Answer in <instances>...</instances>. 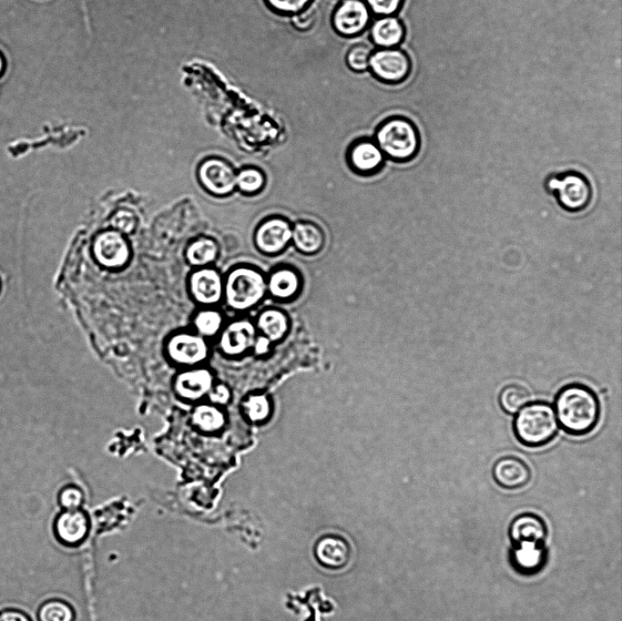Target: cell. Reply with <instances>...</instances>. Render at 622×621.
Returning <instances> with one entry per match:
<instances>
[{
	"instance_id": "obj_19",
	"label": "cell",
	"mask_w": 622,
	"mask_h": 621,
	"mask_svg": "<svg viewBox=\"0 0 622 621\" xmlns=\"http://www.w3.org/2000/svg\"><path fill=\"white\" fill-rule=\"evenodd\" d=\"M190 290L198 302L211 306L221 300L224 292V284L217 270L201 269L192 274L190 278Z\"/></svg>"
},
{
	"instance_id": "obj_8",
	"label": "cell",
	"mask_w": 622,
	"mask_h": 621,
	"mask_svg": "<svg viewBox=\"0 0 622 621\" xmlns=\"http://www.w3.org/2000/svg\"><path fill=\"white\" fill-rule=\"evenodd\" d=\"M372 15L363 0H342L332 11L331 24L341 36L362 35L370 25Z\"/></svg>"
},
{
	"instance_id": "obj_36",
	"label": "cell",
	"mask_w": 622,
	"mask_h": 621,
	"mask_svg": "<svg viewBox=\"0 0 622 621\" xmlns=\"http://www.w3.org/2000/svg\"><path fill=\"white\" fill-rule=\"evenodd\" d=\"M230 397L231 392L229 386L223 382H215L207 396V399L208 402L222 407L229 403Z\"/></svg>"
},
{
	"instance_id": "obj_6",
	"label": "cell",
	"mask_w": 622,
	"mask_h": 621,
	"mask_svg": "<svg viewBox=\"0 0 622 621\" xmlns=\"http://www.w3.org/2000/svg\"><path fill=\"white\" fill-rule=\"evenodd\" d=\"M168 361L178 367L204 365L209 356L208 340L195 331H179L168 335L164 343Z\"/></svg>"
},
{
	"instance_id": "obj_35",
	"label": "cell",
	"mask_w": 622,
	"mask_h": 621,
	"mask_svg": "<svg viewBox=\"0 0 622 621\" xmlns=\"http://www.w3.org/2000/svg\"><path fill=\"white\" fill-rule=\"evenodd\" d=\"M111 225L120 233H130L135 229L136 219L131 212L120 210L112 217Z\"/></svg>"
},
{
	"instance_id": "obj_23",
	"label": "cell",
	"mask_w": 622,
	"mask_h": 621,
	"mask_svg": "<svg viewBox=\"0 0 622 621\" xmlns=\"http://www.w3.org/2000/svg\"><path fill=\"white\" fill-rule=\"evenodd\" d=\"M255 325L270 341H276L286 334L289 319L280 309L266 308L258 314Z\"/></svg>"
},
{
	"instance_id": "obj_5",
	"label": "cell",
	"mask_w": 622,
	"mask_h": 621,
	"mask_svg": "<svg viewBox=\"0 0 622 621\" xmlns=\"http://www.w3.org/2000/svg\"><path fill=\"white\" fill-rule=\"evenodd\" d=\"M544 187L557 205L569 213H578L588 208L593 199L589 179L581 172L567 169L546 176Z\"/></svg>"
},
{
	"instance_id": "obj_22",
	"label": "cell",
	"mask_w": 622,
	"mask_h": 621,
	"mask_svg": "<svg viewBox=\"0 0 622 621\" xmlns=\"http://www.w3.org/2000/svg\"><path fill=\"white\" fill-rule=\"evenodd\" d=\"M193 426L204 433H215L223 430L227 423L222 407L209 402H197L190 414Z\"/></svg>"
},
{
	"instance_id": "obj_15",
	"label": "cell",
	"mask_w": 622,
	"mask_h": 621,
	"mask_svg": "<svg viewBox=\"0 0 622 621\" xmlns=\"http://www.w3.org/2000/svg\"><path fill=\"white\" fill-rule=\"evenodd\" d=\"M492 476L500 487L515 490L528 484L531 479V470L521 458L507 455L495 461L492 468Z\"/></svg>"
},
{
	"instance_id": "obj_32",
	"label": "cell",
	"mask_w": 622,
	"mask_h": 621,
	"mask_svg": "<svg viewBox=\"0 0 622 621\" xmlns=\"http://www.w3.org/2000/svg\"><path fill=\"white\" fill-rule=\"evenodd\" d=\"M275 14L294 15L311 6L313 0H263Z\"/></svg>"
},
{
	"instance_id": "obj_38",
	"label": "cell",
	"mask_w": 622,
	"mask_h": 621,
	"mask_svg": "<svg viewBox=\"0 0 622 621\" xmlns=\"http://www.w3.org/2000/svg\"><path fill=\"white\" fill-rule=\"evenodd\" d=\"M0 621H31V619L22 611L6 609L0 613Z\"/></svg>"
},
{
	"instance_id": "obj_41",
	"label": "cell",
	"mask_w": 622,
	"mask_h": 621,
	"mask_svg": "<svg viewBox=\"0 0 622 621\" xmlns=\"http://www.w3.org/2000/svg\"><path fill=\"white\" fill-rule=\"evenodd\" d=\"M0 291H1V280H0Z\"/></svg>"
},
{
	"instance_id": "obj_12",
	"label": "cell",
	"mask_w": 622,
	"mask_h": 621,
	"mask_svg": "<svg viewBox=\"0 0 622 621\" xmlns=\"http://www.w3.org/2000/svg\"><path fill=\"white\" fill-rule=\"evenodd\" d=\"M257 328L248 319H239L224 325L219 334V348L228 357H236L254 346Z\"/></svg>"
},
{
	"instance_id": "obj_16",
	"label": "cell",
	"mask_w": 622,
	"mask_h": 621,
	"mask_svg": "<svg viewBox=\"0 0 622 621\" xmlns=\"http://www.w3.org/2000/svg\"><path fill=\"white\" fill-rule=\"evenodd\" d=\"M199 178L209 191L216 195H227L236 188V173L225 161L212 158L202 163Z\"/></svg>"
},
{
	"instance_id": "obj_3",
	"label": "cell",
	"mask_w": 622,
	"mask_h": 621,
	"mask_svg": "<svg viewBox=\"0 0 622 621\" xmlns=\"http://www.w3.org/2000/svg\"><path fill=\"white\" fill-rule=\"evenodd\" d=\"M373 140L385 158L397 162L413 159L421 147L417 127L402 116L390 117L381 122L376 127Z\"/></svg>"
},
{
	"instance_id": "obj_30",
	"label": "cell",
	"mask_w": 622,
	"mask_h": 621,
	"mask_svg": "<svg viewBox=\"0 0 622 621\" xmlns=\"http://www.w3.org/2000/svg\"><path fill=\"white\" fill-rule=\"evenodd\" d=\"M246 416L251 422H260L266 419L270 412V404L264 394H250L242 403Z\"/></svg>"
},
{
	"instance_id": "obj_33",
	"label": "cell",
	"mask_w": 622,
	"mask_h": 621,
	"mask_svg": "<svg viewBox=\"0 0 622 621\" xmlns=\"http://www.w3.org/2000/svg\"><path fill=\"white\" fill-rule=\"evenodd\" d=\"M84 499L82 489L74 484L66 485L58 493V504L64 510L80 509Z\"/></svg>"
},
{
	"instance_id": "obj_14",
	"label": "cell",
	"mask_w": 622,
	"mask_h": 621,
	"mask_svg": "<svg viewBox=\"0 0 622 621\" xmlns=\"http://www.w3.org/2000/svg\"><path fill=\"white\" fill-rule=\"evenodd\" d=\"M94 254L100 264L108 268H117L127 261L129 248L122 233L115 229L107 230L96 239Z\"/></svg>"
},
{
	"instance_id": "obj_9",
	"label": "cell",
	"mask_w": 622,
	"mask_h": 621,
	"mask_svg": "<svg viewBox=\"0 0 622 621\" xmlns=\"http://www.w3.org/2000/svg\"><path fill=\"white\" fill-rule=\"evenodd\" d=\"M291 232L292 224L286 218L268 217L255 229V247L263 255H278L291 243Z\"/></svg>"
},
{
	"instance_id": "obj_1",
	"label": "cell",
	"mask_w": 622,
	"mask_h": 621,
	"mask_svg": "<svg viewBox=\"0 0 622 621\" xmlns=\"http://www.w3.org/2000/svg\"><path fill=\"white\" fill-rule=\"evenodd\" d=\"M558 426L568 435L583 437L599 422L601 404L593 389L582 382H570L556 393L553 405Z\"/></svg>"
},
{
	"instance_id": "obj_26",
	"label": "cell",
	"mask_w": 622,
	"mask_h": 621,
	"mask_svg": "<svg viewBox=\"0 0 622 621\" xmlns=\"http://www.w3.org/2000/svg\"><path fill=\"white\" fill-rule=\"evenodd\" d=\"M38 621H75L74 607L63 599L53 598L44 602L37 612Z\"/></svg>"
},
{
	"instance_id": "obj_27",
	"label": "cell",
	"mask_w": 622,
	"mask_h": 621,
	"mask_svg": "<svg viewBox=\"0 0 622 621\" xmlns=\"http://www.w3.org/2000/svg\"><path fill=\"white\" fill-rule=\"evenodd\" d=\"M217 254L218 246L209 239L196 240L187 249V259L190 264L195 266H203L213 261Z\"/></svg>"
},
{
	"instance_id": "obj_31",
	"label": "cell",
	"mask_w": 622,
	"mask_h": 621,
	"mask_svg": "<svg viewBox=\"0 0 622 621\" xmlns=\"http://www.w3.org/2000/svg\"><path fill=\"white\" fill-rule=\"evenodd\" d=\"M372 50L365 44L352 46L347 52L345 62L353 72L363 73L368 70L369 59Z\"/></svg>"
},
{
	"instance_id": "obj_17",
	"label": "cell",
	"mask_w": 622,
	"mask_h": 621,
	"mask_svg": "<svg viewBox=\"0 0 622 621\" xmlns=\"http://www.w3.org/2000/svg\"><path fill=\"white\" fill-rule=\"evenodd\" d=\"M347 158L353 171L366 175L378 171L385 157L373 139L362 138L350 147Z\"/></svg>"
},
{
	"instance_id": "obj_2",
	"label": "cell",
	"mask_w": 622,
	"mask_h": 621,
	"mask_svg": "<svg viewBox=\"0 0 622 621\" xmlns=\"http://www.w3.org/2000/svg\"><path fill=\"white\" fill-rule=\"evenodd\" d=\"M512 428L522 445L539 448L554 440L559 426L553 405L546 401H534L515 414Z\"/></svg>"
},
{
	"instance_id": "obj_25",
	"label": "cell",
	"mask_w": 622,
	"mask_h": 621,
	"mask_svg": "<svg viewBox=\"0 0 622 621\" xmlns=\"http://www.w3.org/2000/svg\"><path fill=\"white\" fill-rule=\"evenodd\" d=\"M530 394L523 386L509 384L505 386L499 395L498 403L502 411L515 415L523 406L529 402Z\"/></svg>"
},
{
	"instance_id": "obj_7",
	"label": "cell",
	"mask_w": 622,
	"mask_h": 621,
	"mask_svg": "<svg viewBox=\"0 0 622 621\" xmlns=\"http://www.w3.org/2000/svg\"><path fill=\"white\" fill-rule=\"evenodd\" d=\"M368 70L382 83L400 84L409 77L412 61L401 48H377L371 54Z\"/></svg>"
},
{
	"instance_id": "obj_40",
	"label": "cell",
	"mask_w": 622,
	"mask_h": 621,
	"mask_svg": "<svg viewBox=\"0 0 622 621\" xmlns=\"http://www.w3.org/2000/svg\"><path fill=\"white\" fill-rule=\"evenodd\" d=\"M6 68V61L5 58L3 55V53L0 51V77L3 76Z\"/></svg>"
},
{
	"instance_id": "obj_39",
	"label": "cell",
	"mask_w": 622,
	"mask_h": 621,
	"mask_svg": "<svg viewBox=\"0 0 622 621\" xmlns=\"http://www.w3.org/2000/svg\"><path fill=\"white\" fill-rule=\"evenodd\" d=\"M270 341L266 337H259L256 339L254 346L259 353H262L267 351Z\"/></svg>"
},
{
	"instance_id": "obj_28",
	"label": "cell",
	"mask_w": 622,
	"mask_h": 621,
	"mask_svg": "<svg viewBox=\"0 0 622 621\" xmlns=\"http://www.w3.org/2000/svg\"><path fill=\"white\" fill-rule=\"evenodd\" d=\"M265 184L266 177L258 168H244L236 174V188L245 194L259 193L264 188Z\"/></svg>"
},
{
	"instance_id": "obj_4",
	"label": "cell",
	"mask_w": 622,
	"mask_h": 621,
	"mask_svg": "<svg viewBox=\"0 0 622 621\" xmlns=\"http://www.w3.org/2000/svg\"><path fill=\"white\" fill-rule=\"evenodd\" d=\"M226 302L238 311L250 310L267 295L266 275L258 268L243 265L230 270L224 284Z\"/></svg>"
},
{
	"instance_id": "obj_20",
	"label": "cell",
	"mask_w": 622,
	"mask_h": 621,
	"mask_svg": "<svg viewBox=\"0 0 622 621\" xmlns=\"http://www.w3.org/2000/svg\"><path fill=\"white\" fill-rule=\"evenodd\" d=\"M291 243L301 254L315 255L322 249L325 235L314 222L300 220L292 225Z\"/></svg>"
},
{
	"instance_id": "obj_34",
	"label": "cell",
	"mask_w": 622,
	"mask_h": 621,
	"mask_svg": "<svg viewBox=\"0 0 622 621\" xmlns=\"http://www.w3.org/2000/svg\"><path fill=\"white\" fill-rule=\"evenodd\" d=\"M372 15L377 16L396 15L402 9L404 0H363Z\"/></svg>"
},
{
	"instance_id": "obj_13",
	"label": "cell",
	"mask_w": 622,
	"mask_h": 621,
	"mask_svg": "<svg viewBox=\"0 0 622 621\" xmlns=\"http://www.w3.org/2000/svg\"><path fill=\"white\" fill-rule=\"evenodd\" d=\"M267 294L274 300L287 301L297 297L302 288V278L295 268L280 265L266 275Z\"/></svg>"
},
{
	"instance_id": "obj_11",
	"label": "cell",
	"mask_w": 622,
	"mask_h": 621,
	"mask_svg": "<svg viewBox=\"0 0 622 621\" xmlns=\"http://www.w3.org/2000/svg\"><path fill=\"white\" fill-rule=\"evenodd\" d=\"M53 530L56 540L62 545L76 548L81 546L89 536L90 519L81 508L64 510L56 515Z\"/></svg>"
},
{
	"instance_id": "obj_24",
	"label": "cell",
	"mask_w": 622,
	"mask_h": 621,
	"mask_svg": "<svg viewBox=\"0 0 622 621\" xmlns=\"http://www.w3.org/2000/svg\"><path fill=\"white\" fill-rule=\"evenodd\" d=\"M194 331L209 340L219 336L224 326L222 314L213 309L199 311L193 319Z\"/></svg>"
},
{
	"instance_id": "obj_37",
	"label": "cell",
	"mask_w": 622,
	"mask_h": 621,
	"mask_svg": "<svg viewBox=\"0 0 622 621\" xmlns=\"http://www.w3.org/2000/svg\"><path fill=\"white\" fill-rule=\"evenodd\" d=\"M291 23L292 26L299 31H308L315 23V13L311 7H308L303 11L291 15Z\"/></svg>"
},
{
	"instance_id": "obj_10",
	"label": "cell",
	"mask_w": 622,
	"mask_h": 621,
	"mask_svg": "<svg viewBox=\"0 0 622 621\" xmlns=\"http://www.w3.org/2000/svg\"><path fill=\"white\" fill-rule=\"evenodd\" d=\"M215 382L213 372L200 365L178 372L173 378L172 387L178 399L197 403L207 398Z\"/></svg>"
},
{
	"instance_id": "obj_21",
	"label": "cell",
	"mask_w": 622,
	"mask_h": 621,
	"mask_svg": "<svg viewBox=\"0 0 622 621\" xmlns=\"http://www.w3.org/2000/svg\"><path fill=\"white\" fill-rule=\"evenodd\" d=\"M509 534L515 545L523 543L540 545L546 536V528L540 517L532 514H523L512 521Z\"/></svg>"
},
{
	"instance_id": "obj_18",
	"label": "cell",
	"mask_w": 622,
	"mask_h": 621,
	"mask_svg": "<svg viewBox=\"0 0 622 621\" xmlns=\"http://www.w3.org/2000/svg\"><path fill=\"white\" fill-rule=\"evenodd\" d=\"M369 28V39L377 48L398 47L405 38V26L396 15L377 16Z\"/></svg>"
},
{
	"instance_id": "obj_29",
	"label": "cell",
	"mask_w": 622,
	"mask_h": 621,
	"mask_svg": "<svg viewBox=\"0 0 622 621\" xmlns=\"http://www.w3.org/2000/svg\"><path fill=\"white\" fill-rule=\"evenodd\" d=\"M514 558L517 565L522 569H535L541 565L542 550L539 545L533 543H523L517 545Z\"/></svg>"
}]
</instances>
